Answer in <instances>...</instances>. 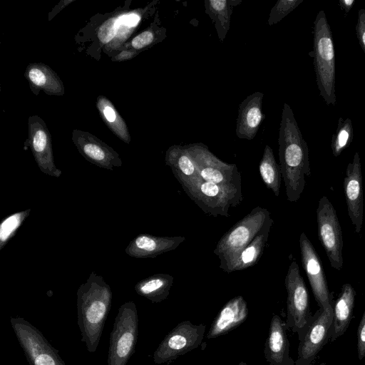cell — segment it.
<instances>
[{
	"label": "cell",
	"instance_id": "29",
	"mask_svg": "<svg viewBox=\"0 0 365 365\" xmlns=\"http://www.w3.org/2000/svg\"><path fill=\"white\" fill-rule=\"evenodd\" d=\"M354 138V129L350 118H339L335 133L331 137V148L334 156H339L347 148Z\"/></svg>",
	"mask_w": 365,
	"mask_h": 365
},
{
	"label": "cell",
	"instance_id": "32",
	"mask_svg": "<svg viewBox=\"0 0 365 365\" xmlns=\"http://www.w3.org/2000/svg\"><path fill=\"white\" fill-rule=\"evenodd\" d=\"M120 26H126L125 14L105 21L101 26L98 32V36L101 41L106 43L111 41L116 35L118 28Z\"/></svg>",
	"mask_w": 365,
	"mask_h": 365
},
{
	"label": "cell",
	"instance_id": "11",
	"mask_svg": "<svg viewBox=\"0 0 365 365\" xmlns=\"http://www.w3.org/2000/svg\"><path fill=\"white\" fill-rule=\"evenodd\" d=\"M284 284L287 292L286 326L301 335L308 322L309 299L304 281L295 260L289 266Z\"/></svg>",
	"mask_w": 365,
	"mask_h": 365
},
{
	"label": "cell",
	"instance_id": "20",
	"mask_svg": "<svg viewBox=\"0 0 365 365\" xmlns=\"http://www.w3.org/2000/svg\"><path fill=\"white\" fill-rule=\"evenodd\" d=\"M286 329L287 327L282 319L274 314L264 349L265 359L270 365H292V361L289 357Z\"/></svg>",
	"mask_w": 365,
	"mask_h": 365
},
{
	"label": "cell",
	"instance_id": "1",
	"mask_svg": "<svg viewBox=\"0 0 365 365\" xmlns=\"http://www.w3.org/2000/svg\"><path fill=\"white\" fill-rule=\"evenodd\" d=\"M279 158L286 195L297 202L305 186V177L311 174L309 149L290 106L284 103L279 130Z\"/></svg>",
	"mask_w": 365,
	"mask_h": 365
},
{
	"label": "cell",
	"instance_id": "18",
	"mask_svg": "<svg viewBox=\"0 0 365 365\" xmlns=\"http://www.w3.org/2000/svg\"><path fill=\"white\" fill-rule=\"evenodd\" d=\"M185 240V237L183 236L158 237L149 234H140L129 242L125 248V252L135 258H154L175 250Z\"/></svg>",
	"mask_w": 365,
	"mask_h": 365
},
{
	"label": "cell",
	"instance_id": "26",
	"mask_svg": "<svg viewBox=\"0 0 365 365\" xmlns=\"http://www.w3.org/2000/svg\"><path fill=\"white\" fill-rule=\"evenodd\" d=\"M26 76L36 88L50 94H62L63 88L58 77L48 66L32 64L27 68Z\"/></svg>",
	"mask_w": 365,
	"mask_h": 365
},
{
	"label": "cell",
	"instance_id": "28",
	"mask_svg": "<svg viewBox=\"0 0 365 365\" xmlns=\"http://www.w3.org/2000/svg\"><path fill=\"white\" fill-rule=\"evenodd\" d=\"M97 107L108 127L123 141L129 143L130 137L126 124L110 101L104 96H100Z\"/></svg>",
	"mask_w": 365,
	"mask_h": 365
},
{
	"label": "cell",
	"instance_id": "21",
	"mask_svg": "<svg viewBox=\"0 0 365 365\" xmlns=\"http://www.w3.org/2000/svg\"><path fill=\"white\" fill-rule=\"evenodd\" d=\"M168 165L181 186L202 180L197 167L185 145H173L165 153Z\"/></svg>",
	"mask_w": 365,
	"mask_h": 365
},
{
	"label": "cell",
	"instance_id": "10",
	"mask_svg": "<svg viewBox=\"0 0 365 365\" xmlns=\"http://www.w3.org/2000/svg\"><path fill=\"white\" fill-rule=\"evenodd\" d=\"M317 233L331 266L340 271L343 267V237L336 212L327 196L319 201L317 209Z\"/></svg>",
	"mask_w": 365,
	"mask_h": 365
},
{
	"label": "cell",
	"instance_id": "5",
	"mask_svg": "<svg viewBox=\"0 0 365 365\" xmlns=\"http://www.w3.org/2000/svg\"><path fill=\"white\" fill-rule=\"evenodd\" d=\"M138 334V317L133 302L118 309L110 336L108 365H126L132 356Z\"/></svg>",
	"mask_w": 365,
	"mask_h": 365
},
{
	"label": "cell",
	"instance_id": "33",
	"mask_svg": "<svg viewBox=\"0 0 365 365\" xmlns=\"http://www.w3.org/2000/svg\"><path fill=\"white\" fill-rule=\"evenodd\" d=\"M356 33L359 43L365 54V9L358 11V19L356 25Z\"/></svg>",
	"mask_w": 365,
	"mask_h": 365
},
{
	"label": "cell",
	"instance_id": "13",
	"mask_svg": "<svg viewBox=\"0 0 365 365\" xmlns=\"http://www.w3.org/2000/svg\"><path fill=\"white\" fill-rule=\"evenodd\" d=\"M343 187L349 217L355 232L359 233L363 224L364 197L361 165L358 152L355 153L352 162L346 167Z\"/></svg>",
	"mask_w": 365,
	"mask_h": 365
},
{
	"label": "cell",
	"instance_id": "6",
	"mask_svg": "<svg viewBox=\"0 0 365 365\" xmlns=\"http://www.w3.org/2000/svg\"><path fill=\"white\" fill-rule=\"evenodd\" d=\"M185 192L207 215L229 217V210L243 200L242 190L202 180L182 186Z\"/></svg>",
	"mask_w": 365,
	"mask_h": 365
},
{
	"label": "cell",
	"instance_id": "30",
	"mask_svg": "<svg viewBox=\"0 0 365 365\" xmlns=\"http://www.w3.org/2000/svg\"><path fill=\"white\" fill-rule=\"evenodd\" d=\"M31 209L13 213L5 217L0 223V250L15 235L18 229L29 217Z\"/></svg>",
	"mask_w": 365,
	"mask_h": 365
},
{
	"label": "cell",
	"instance_id": "25",
	"mask_svg": "<svg viewBox=\"0 0 365 365\" xmlns=\"http://www.w3.org/2000/svg\"><path fill=\"white\" fill-rule=\"evenodd\" d=\"M173 281L174 277L170 274H156L139 281L135 290L153 303H158L167 299Z\"/></svg>",
	"mask_w": 365,
	"mask_h": 365
},
{
	"label": "cell",
	"instance_id": "17",
	"mask_svg": "<svg viewBox=\"0 0 365 365\" xmlns=\"http://www.w3.org/2000/svg\"><path fill=\"white\" fill-rule=\"evenodd\" d=\"M264 93L256 91L241 102L235 133L240 139L252 140L265 116L262 113Z\"/></svg>",
	"mask_w": 365,
	"mask_h": 365
},
{
	"label": "cell",
	"instance_id": "34",
	"mask_svg": "<svg viewBox=\"0 0 365 365\" xmlns=\"http://www.w3.org/2000/svg\"><path fill=\"white\" fill-rule=\"evenodd\" d=\"M358 355L360 360L365 356V312L359 324L358 331Z\"/></svg>",
	"mask_w": 365,
	"mask_h": 365
},
{
	"label": "cell",
	"instance_id": "27",
	"mask_svg": "<svg viewBox=\"0 0 365 365\" xmlns=\"http://www.w3.org/2000/svg\"><path fill=\"white\" fill-rule=\"evenodd\" d=\"M259 172L266 187L278 197L282 180L280 166L276 162L272 148L268 145L264 147L259 165Z\"/></svg>",
	"mask_w": 365,
	"mask_h": 365
},
{
	"label": "cell",
	"instance_id": "36",
	"mask_svg": "<svg viewBox=\"0 0 365 365\" xmlns=\"http://www.w3.org/2000/svg\"><path fill=\"white\" fill-rule=\"evenodd\" d=\"M355 0H339V4L340 8L346 13L348 14L351 8L354 6Z\"/></svg>",
	"mask_w": 365,
	"mask_h": 365
},
{
	"label": "cell",
	"instance_id": "7",
	"mask_svg": "<svg viewBox=\"0 0 365 365\" xmlns=\"http://www.w3.org/2000/svg\"><path fill=\"white\" fill-rule=\"evenodd\" d=\"M195 163L200 178L221 186L242 189V177L237 165L225 163L202 143L185 145Z\"/></svg>",
	"mask_w": 365,
	"mask_h": 365
},
{
	"label": "cell",
	"instance_id": "3",
	"mask_svg": "<svg viewBox=\"0 0 365 365\" xmlns=\"http://www.w3.org/2000/svg\"><path fill=\"white\" fill-rule=\"evenodd\" d=\"M313 63L320 96L327 105L336 103L335 48L331 27L323 10L314 21Z\"/></svg>",
	"mask_w": 365,
	"mask_h": 365
},
{
	"label": "cell",
	"instance_id": "23",
	"mask_svg": "<svg viewBox=\"0 0 365 365\" xmlns=\"http://www.w3.org/2000/svg\"><path fill=\"white\" fill-rule=\"evenodd\" d=\"M355 295V290L350 284L346 283L342 286L334 307L332 340L346 330L352 317Z\"/></svg>",
	"mask_w": 365,
	"mask_h": 365
},
{
	"label": "cell",
	"instance_id": "22",
	"mask_svg": "<svg viewBox=\"0 0 365 365\" xmlns=\"http://www.w3.org/2000/svg\"><path fill=\"white\" fill-rule=\"evenodd\" d=\"M273 222V220L270 217L261 231L235 259L228 273L245 269L258 262L267 245Z\"/></svg>",
	"mask_w": 365,
	"mask_h": 365
},
{
	"label": "cell",
	"instance_id": "15",
	"mask_svg": "<svg viewBox=\"0 0 365 365\" xmlns=\"http://www.w3.org/2000/svg\"><path fill=\"white\" fill-rule=\"evenodd\" d=\"M322 309V312L318 318L312 322L300 339L297 365L307 364L325 343L333 323L334 307L331 304Z\"/></svg>",
	"mask_w": 365,
	"mask_h": 365
},
{
	"label": "cell",
	"instance_id": "2",
	"mask_svg": "<svg viewBox=\"0 0 365 365\" xmlns=\"http://www.w3.org/2000/svg\"><path fill=\"white\" fill-rule=\"evenodd\" d=\"M113 294L102 276L92 272L77 291L78 325L81 341L94 353L110 309Z\"/></svg>",
	"mask_w": 365,
	"mask_h": 365
},
{
	"label": "cell",
	"instance_id": "19",
	"mask_svg": "<svg viewBox=\"0 0 365 365\" xmlns=\"http://www.w3.org/2000/svg\"><path fill=\"white\" fill-rule=\"evenodd\" d=\"M248 317V308L242 296L228 301L218 312L211 324L207 339L222 336L242 324Z\"/></svg>",
	"mask_w": 365,
	"mask_h": 365
},
{
	"label": "cell",
	"instance_id": "4",
	"mask_svg": "<svg viewBox=\"0 0 365 365\" xmlns=\"http://www.w3.org/2000/svg\"><path fill=\"white\" fill-rule=\"evenodd\" d=\"M270 217L267 208L257 206L222 236L213 252L218 257L221 269L228 273L235 259L257 235Z\"/></svg>",
	"mask_w": 365,
	"mask_h": 365
},
{
	"label": "cell",
	"instance_id": "31",
	"mask_svg": "<svg viewBox=\"0 0 365 365\" xmlns=\"http://www.w3.org/2000/svg\"><path fill=\"white\" fill-rule=\"evenodd\" d=\"M303 0H279L271 9L267 24L272 26L279 23L295 9Z\"/></svg>",
	"mask_w": 365,
	"mask_h": 365
},
{
	"label": "cell",
	"instance_id": "9",
	"mask_svg": "<svg viewBox=\"0 0 365 365\" xmlns=\"http://www.w3.org/2000/svg\"><path fill=\"white\" fill-rule=\"evenodd\" d=\"M206 325L182 321L163 339L153 353V361L161 364L176 359L178 356L197 348L202 342Z\"/></svg>",
	"mask_w": 365,
	"mask_h": 365
},
{
	"label": "cell",
	"instance_id": "14",
	"mask_svg": "<svg viewBox=\"0 0 365 365\" xmlns=\"http://www.w3.org/2000/svg\"><path fill=\"white\" fill-rule=\"evenodd\" d=\"M29 145L39 169L48 175L58 178L62 172L53 160L50 135L41 118L31 117L29 120Z\"/></svg>",
	"mask_w": 365,
	"mask_h": 365
},
{
	"label": "cell",
	"instance_id": "35",
	"mask_svg": "<svg viewBox=\"0 0 365 365\" xmlns=\"http://www.w3.org/2000/svg\"><path fill=\"white\" fill-rule=\"evenodd\" d=\"M136 54L137 53L135 51L133 52L132 51H123L117 54L115 56H114L113 60L116 61H125L133 58Z\"/></svg>",
	"mask_w": 365,
	"mask_h": 365
},
{
	"label": "cell",
	"instance_id": "8",
	"mask_svg": "<svg viewBox=\"0 0 365 365\" xmlns=\"http://www.w3.org/2000/svg\"><path fill=\"white\" fill-rule=\"evenodd\" d=\"M11 327L30 365H66L58 351L42 333L21 317H11Z\"/></svg>",
	"mask_w": 365,
	"mask_h": 365
},
{
	"label": "cell",
	"instance_id": "24",
	"mask_svg": "<svg viewBox=\"0 0 365 365\" xmlns=\"http://www.w3.org/2000/svg\"><path fill=\"white\" fill-rule=\"evenodd\" d=\"M242 0H205V12L211 19L219 40L224 41L230 28L233 8Z\"/></svg>",
	"mask_w": 365,
	"mask_h": 365
},
{
	"label": "cell",
	"instance_id": "16",
	"mask_svg": "<svg viewBox=\"0 0 365 365\" xmlns=\"http://www.w3.org/2000/svg\"><path fill=\"white\" fill-rule=\"evenodd\" d=\"M73 141L80 153L92 164L110 170L122 165L119 155L112 148L88 133L73 130Z\"/></svg>",
	"mask_w": 365,
	"mask_h": 365
},
{
	"label": "cell",
	"instance_id": "12",
	"mask_svg": "<svg viewBox=\"0 0 365 365\" xmlns=\"http://www.w3.org/2000/svg\"><path fill=\"white\" fill-rule=\"evenodd\" d=\"M302 263L315 299L321 309L331 304L326 275L319 257L304 232L299 237Z\"/></svg>",
	"mask_w": 365,
	"mask_h": 365
}]
</instances>
